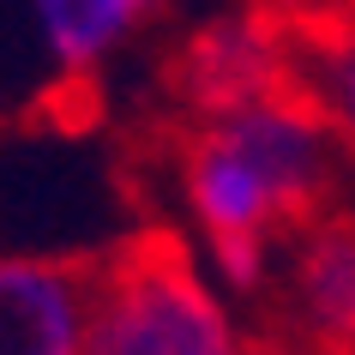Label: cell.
<instances>
[{
    "mask_svg": "<svg viewBox=\"0 0 355 355\" xmlns=\"http://www.w3.org/2000/svg\"><path fill=\"white\" fill-rule=\"evenodd\" d=\"M85 355H241L181 229L139 223L96 253Z\"/></svg>",
    "mask_w": 355,
    "mask_h": 355,
    "instance_id": "2",
    "label": "cell"
},
{
    "mask_svg": "<svg viewBox=\"0 0 355 355\" xmlns=\"http://www.w3.org/2000/svg\"><path fill=\"white\" fill-rule=\"evenodd\" d=\"M96 253H0V355H85Z\"/></svg>",
    "mask_w": 355,
    "mask_h": 355,
    "instance_id": "6",
    "label": "cell"
},
{
    "mask_svg": "<svg viewBox=\"0 0 355 355\" xmlns=\"http://www.w3.org/2000/svg\"><path fill=\"white\" fill-rule=\"evenodd\" d=\"M103 121V85L96 73H73L60 67V78H49L24 114V127H42V132H91Z\"/></svg>",
    "mask_w": 355,
    "mask_h": 355,
    "instance_id": "8",
    "label": "cell"
},
{
    "mask_svg": "<svg viewBox=\"0 0 355 355\" xmlns=\"http://www.w3.org/2000/svg\"><path fill=\"white\" fill-rule=\"evenodd\" d=\"M241 355H277V349H271V343H265V337H253V343H247Z\"/></svg>",
    "mask_w": 355,
    "mask_h": 355,
    "instance_id": "9",
    "label": "cell"
},
{
    "mask_svg": "<svg viewBox=\"0 0 355 355\" xmlns=\"http://www.w3.org/2000/svg\"><path fill=\"white\" fill-rule=\"evenodd\" d=\"M349 163H355V150H349Z\"/></svg>",
    "mask_w": 355,
    "mask_h": 355,
    "instance_id": "10",
    "label": "cell"
},
{
    "mask_svg": "<svg viewBox=\"0 0 355 355\" xmlns=\"http://www.w3.org/2000/svg\"><path fill=\"white\" fill-rule=\"evenodd\" d=\"M235 19L271 49L295 91L331 127L343 163L355 150V0H241Z\"/></svg>",
    "mask_w": 355,
    "mask_h": 355,
    "instance_id": "4",
    "label": "cell"
},
{
    "mask_svg": "<svg viewBox=\"0 0 355 355\" xmlns=\"http://www.w3.org/2000/svg\"><path fill=\"white\" fill-rule=\"evenodd\" d=\"M157 103L181 109V114H199V121L241 114V109H307V114H319L241 19L205 24V31L175 42L157 60Z\"/></svg>",
    "mask_w": 355,
    "mask_h": 355,
    "instance_id": "5",
    "label": "cell"
},
{
    "mask_svg": "<svg viewBox=\"0 0 355 355\" xmlns=\"http://www.w3.org/2000/svg\"><path fill=\"white\" fill-rule=\"evenodd\" d=\"M150 168L175 175L193 223L205 229L235 289H259L265 253L307 235L331 205H343L337 199L343 150L331 127L307 109H241L199 121L150 103L121 139L114 175L132 181V193H145Z\"/></svg>",
    "mask_w": 355,
    "mask_h": 355,
    "instance_id": "1",
    "label": "cell"
},
{
    "mask_svg": "<svg viewBox=\"0 0 355 355\" xmlns=\"http://www.w3.org/2000/svg\"><path fill=\"white\" fill-rule=\"evenodd\" d=\"M259 337L277 355H355V205H331L283 265L259 307Z\"/></svg>",
    "mask_w": 355,
    "mask_h": 355,
    "instance_id": "3",
    "label": "cell"
},
{
    "mask_svg": "<svg viewBox=\"0 0 355 355\" xmlns=\"http://www.w3.org/2000/svg\"><path fill=\"white\" fill-rule=\"evenodd\" d=\"M150 6H163V0H42V24H49V42H55L60 67L96 73L103 49L127 24H139Z\"/></svg>",
    "mask_w": 355,
    "mask_h": 355,
    "instance_id": "7",
    "label": "cell"
}]
</instances>
